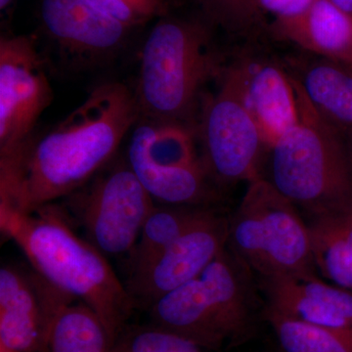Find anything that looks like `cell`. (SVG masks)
<instances>
[{"label":"cell","mask_w":352,"mask_h":352,"mask_svg":"<svg viewBox=\"0 0 352 352\" xmlns=\"http://www.w3.org/2000/svg\"><path fill=\"white\" fill-rule=\"evenodd\" d=\"M139 118L126 85L95 87L47 133L0 157V207L32 214L75 193L112 161Z\"/></svg>","instance_id":"1"},{"label":"cell","mask_w":352,"mask_h":352,"mask_svg":"<svg viewBox=\"0 0 352 352\" xmlns=\"http://www.w3.org/2000/svg\"><path fill=\"white\" fill-rule=\"evenodd\" d=\"M0 229L34 270L98 315L113 344L135 305L107 256L76 232L64 208L50 204L22 214L0 207Z\"/></svg>","instance_id":"2"},{"label":"cell","mask_w":352,"mask_h":352,"mask_svg":"<svg viewBox=\"0 0 352 352\" xmlns=\"http://www.w3.org/2000/svg\"><path fill=\"white\" fill-rule=\"evenodd\" d=\"M147 311L153 325L214 352L233 351L252 342L265 323L258 279L227 245L200 276Z\"/></svg>","instance_id":"3"},{"label":"cell","mask_w":352,"mask_h":352,"mask_svg":"<svg viewBox=\"0 0 352 352\" xmlns=\"http://www.w3.org/2000/svg\"><path fill=\"white\" fill-rule=\"evenodd\" d=\"M214 30L201 15L157 20L141 53L134 92L140 118L189 126L201 88L226 67Z\"/></svg>","instance_id":"4"},{"label":"cell","mask_w":352,"mask_h":352,"mask_svg":"<svg viewBox=\"0 0 352 352\" xmlns=\"http://www.w3.org/2000/svg\"><path fill=\"white\" fill-rule=\"evenodd\" d=\"M291 78L300 119L266 152L261 178L291 201L307 219L351 210L349 139L319 117L298 82Z\"/></svg>","instance_id":"5"},{"label":"cell","mask_w":352,"mask_h":352,"mask_svg":"<svg viewBox=\"0 0 352 352\" xmlns=\"http://www.w3.org/2000/svg\"><path fill=\"white\" fill-rule=\"evenodd\" d=\"M228 220L227 247L256 278L317 272L307 220L263 178L248 183Z\"/></svg>","instance_id":"6"},{"label":"cell","mask_w":352,"mask_h":352,"mask_svg":"<svg viewBox=\"0 0 352 352\" xmlns=\"http://www.w3.org/2000/svg\"><path fill=\"white\" fill-rule=\"evenodd\" d=\"M126 161L157 203L217 208L219 193L197 154L189 126L139 118Z\"/></svg>","instance_id":"7"},{"label":"cell","mask_w":352,"mask_h":352,"mask_svg":"<svg viewBox=\"0 0 352 352\" xmlns=\"http://www.w3.org/2000/svg\"><path fill=\"white\" fill-rule=\"evenodd\" d=\"M67 203L69 219L80 223L85 239L106 256L131 254L156 205L126 160L105 166Z\"/></svg>","instance_id":"8"},{"label":"cell","mask_w":352,"mask_h":352,"mask_svg":"<svg viewBox=\"0 0 352 352\" xmlns=\"http://www.w3.org/2000/svg\"><path fill=\"white\" fill-rule=\"evenodd\" d=\"M219 80V89L204 101L201 113V163L214 184L250 183L261 177L267 146L228 65Z\"/></svg>","instance_id":"9"},{"label":"cell","mask_w":352,"mask_h":352,"mask_svg":"<svg viewBox=\"0 0 352 352\" xmlns=\"http://www.w3.org/2000/svg\"><path fill=\"white\" fill-rule=\"evenodd\" d=\"M43 54L36 39L4 36L0 39V157L32 135L41 113L52 102Z\"/></svg>","instance_id":"10"},{"label":"cell","mask_w":352,"mask_h":352,"mask_svg":"<svg viewBox=\"0 0 352 352\" xmlns=\"http://www.w3.org/2000/svg\"><path fill=\"white\" fill-rule=\"evenodd\" d=\"M76 298L23 264L0 268V349L47 352L58 315Z\"/></svg>","instance_id":"11"},{"label":"cell","mask_w":352,"mask_h":352,"mask_svg":"<svg viewBox=\"0 0 352 352\" xmlns=\"http://www.w3.org/2000/svg\"><path fill=\"white\" fill-rule=\"evenodd\" d=\"M39 15L44 34L73 71L112 61L131 31L91 0H41Z\"/></svg>","instance_id":"12"},{"label":"cell","mask_w":352,"mask_h":352,"mask_svg":"<svg viewBox=\"0 0 352 352\" xmlns=\"http://www.w3.org/2000/svg\"><path fill=\"white\" fill-rule=\"evenodd\" d=\"M228 217L219 208L182 234L138 276L127 279L135 307L148 310L157 300L200 276L228 242Z\"/></svg>","instance_id":"13"},{"label":"cell","mask_w":352,"mask_h":352,"mask_svg":"<svg viewBox=\"0 0 352 352\" xmlns=\"http://www.w3.org/2000/svg\"><path fill=\"white\" fill-rule=\"evenodd\" d=\"M228 66L268 150L300 119L291 76L280 62L248 51Z\"/></svg>","instance_id":"14"},{"label":"cell","mask_w":352,"mask_h":352,"mask_svg":"<svg viewBox=\"0 0 352 352\" xmlns=\"http://www.w3.org/2000/svg\"><path fill=\"white\" fill-rule=\"evenodd\" d=\"M256 279L265 311L324 327L352 328L351 289L312 271Z\"/></svg>","instance_id":"15"},{"label":"cell","mask_w":352,"mask_h":352,"mask_svg":"<svg viewBox=\"0 0 352 352\" xmlns=\"http://www.w3.org/2000/svg\"><path fill=\"white\" fill-rule=\"evenodd\" d=\"M283 66L326 124L349 139L352 133V64L303 51Z\"/></svg>","instance_id":"16"},{"label":"cell","mask_w":352,"mask_h":352,"mask_svg":"<svg viewBox=\"0 0 352 352\" xmlns=\"http://www.w3.org/2000/svg\"><path fill=\"white\" fill-rule=\"evenodd\" d=\"M268 29L305 52L352 64V16L329 0H315L305 12L274 20Z\"/></svg>","instance_id":"17"},{"label":"cell","mask_w":352,"mask_h":352,"mask_svg":"<svg viewBox=\"0 0 352 352\" xmlns=\"http://www.w3.org/2000/svg\"><path fill=\"white\" fill-rule=\"evenodd\" d=\"M305 220L319 276L352 291V208Z\"/></svg>","instance_id":"18"},{"label":"cell","mask_w":352,"mask_h":352,"mask_svg":"<svg viewBox=\"0 0 352 352\" xmlns=\"http://www.w3.org/2000/svg\"><path fill=\"white\" fill-rule=\"evenodd\" d=\"M214 208L156 204L127 256V279L147 270L182 234Z\"/></svg>","instance_id":"19"},{"label":"cell","mask_w":352,"mask_h":352,"mask_svg":"<svg viewBox=\"0 0 352 352\" xmlns=\"http://www.w3.org/2000/svg\"><path fill=\"white\" fill-rule=\"evenodd\" d=\"M112 346L98 315L85 303L74 302L53 324L47 352H109Z\"/></svg>","instance_id":"20"},{"label":"cell","mask_w":352,"mask_h":352,"mask_svg":"<svg viewBox=\"0 0 352 352\" xmlns=\"http://www.w3.org/2000/svg\"><path fill=\"white\" fill-rule=\"evenodd\" d=\"M265 323L282 352H352V328H332L265 311Z\"/></svg>","instance_id":"21"},{"label":"cell","mask_w":352,"mask_h":352,"mask_svg":"<svg viewBox=\"0 0 352 352\" xmlns=\"http://www.w3.org/2000/svg\"><path fill=\"white\" fill-rule=\"evenodd\" d=\"M201 16L212 27L234 36H256L264 29V16L256 0H195Z\"/></svg>","instance_id":"22"},{"label":"cell","mask_w":352,"mask_h":352,"mask_svg":"<svg viewBox=\"0 0 352 352\" xmlns=\"http://www.w3.org/2000/svg\"><path fill=\"white\" fill-rule=\"evenodd\" d=\"M109 352H214L166 329L150 324L120 333Z\"/></svg>","instance_id":"23"},{"label":"cell","mask_w":352,"mask_h":352,"mask_svg":"<svg viewBox=\"0 0 352 352\" xmlns=\"http://www.w3.org/2000/svg\"><path fill=\"white\" fill-rule=\"evenodd\" d=\"M109 16L129 29L170 14L171 0H91Z\"/></svg>","instance_id":"24"},{"label":"cell","mask_w":352,"mask_h":352,"mask_svg":"<svg viewBox=\"0 0 352 352\" xmlns=\"http://www.w3.org/2000/svg\"><path fill=\"white\" fill-rule=\"evenodd\" d=\"M315 0H256L263 15L270 14L276 19L296 17L307 10Z\"/></svg>","instance_id":"25"},{"label":"cell","mask_w":352,"mask_h":352,"mask_svg":"<svg viewBox=\"0 0 352 352\" xmlns=\"http://www.w3.org/2000/svg\"><path fill=\"white\" fill-rule=\"evenodd\" d=\"M249 342L240 346L239 349H235L236 352H282L278 347L276 342L273 346L270 344H263L261 346L249 347Z\"/></svg>","instance_id":"26"},{"label":"cell","mask_w":352,"mask_h":352,"mask_svg":"<svg viewBox=\"0 0 352 352\" xmlns=\"http://www.w3.org/2000/svg\"><path fill=\"white\" fill-rule=\"evenodd\" d=\"M16 0H0V12L2 18L10 17L15 7Z\"/></svg>","instance_id":"27"},{"label":"cell","mask_w":352,"mask_h":352,"mask_svg":"<svg viewBox=\"0 0 352 352\" xmlns=\"http://www.w3.org/2000/svg\"><path fill=\"white\" fill-rule=\"evenodd\" d=\"M329 1L352 16V0H329Z\"/></svg>","instance_id":"28"},{"label":"cell","mask_w":352,"mask_h":352,"mask_svg":"<svg viewBox=\"0 0 352 352\" xmlns=\"http://www.w3.org/2000/svg\"><path fill=\"white\" fill-rule=\"evenodd\" d=\"M349 150H351V154L352 157V133L351 135L349 138Z\"/></svg>","instance_id":"29"}]
</instances>
